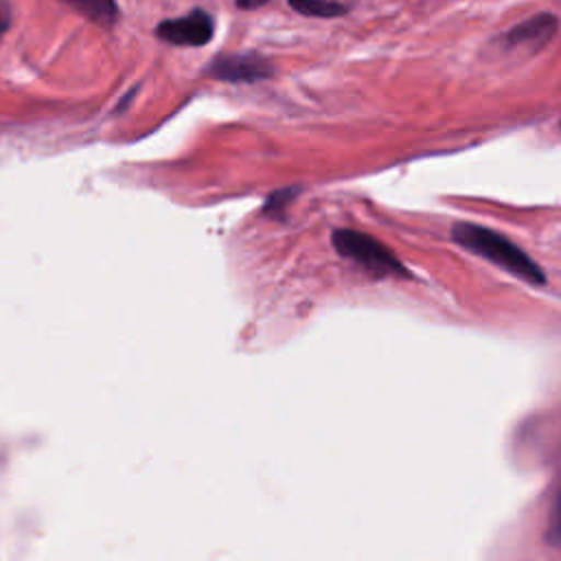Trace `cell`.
<instances>
[{"mask_svg": "<svg viewBox=\"0 0 561 561\" xmlns=\"http://www.w3.org/2000/svg\"><path fill=\"white\" fill-rule=\"evenodd\" d=\"M451 239L467 252L502 267L511 276L533 287H543L548 280L539 263L533 261L526 250H522L515 241L493 228L471 221H458L451 228Z\"/></svg>", "mask_w": 561, "mask_h": 561, "instance_id": "1", "label": "cell"}, {"mask_svg": "<svg viewBox=\"0 0 561 561\" xmlns=\"http://www.w3.org/2000/svg\"><path fill=\"white\" fill-rule=\"evenodd\" d=\"M331 243L342 259L355 263L370 276L412 278L410 270L397 259V254L373 234L351 228H337L331 232Z\"/></svg>", "mask_w": 561, "mask_h": 561, "instance_id": "2", "label": "cell"}, {"mask_svg": "<svg viewBox=\"0 0 561 561\" xmlns=\"http://www.w3.org/2000/svg\"><path fill=\"white\" fill-rule=\"evenodd\" d=\"M206 75L210 79L228 83H254L270 79L274 75V66L267 57L259 53H228L217 55L208 64Z\"/></svg>", "mask_w": 561, "mask_h": 561, "instance_id": "3", "label": "cell"}, {"mask_svg": "<svg viewBox=\"0 0 561 561\" xmlns=\"http://www.w3.org/2000/svg\"><path fill=\"white\" fill-rule=\"evenodd\" d=\"M215 35V20L202 9H193L186 15L162 20L156 26V37L173 46H204Z\"/></svg>", "mask_w": 561, "mask_h": 561, "instance_id": "4", "label": "cell"}, {"mask_svg": "<svg viewBox=\"0 0 561 561\" xmlns=\"http://www.w3.org/2000/svg\"><path fill=\"white\" fill-rule=\"evenodd\" d=\"M557 31H559V18L554 13H537L528 20L517 22L506 33H502L500 44L506 50L537 53L557 35Z\"/></svg>", "mask_w": 561, "mask_h": 561, "instance_id": "5", "label": "cell"}, {"mask_svg": "<svg viewBox=\"0 0 561 561\" xmlns=\"http://www.w3.org/2000/svg\"><path fill=\"white\" fill-rule=\"evenodd\" d=\"M59 2L68 4L70 9H75L77 13H81L83 18H88L90 22L103 28H112L121 18V9L116 0H59Z\"/></svg>", "mask_w": 561, "mask_h": 561, "instance_id": "6", "label": "cell"}, {"mask_svg": "<svg viewBox=\"0 0 561 561\" xmlns=\"http://www.w3.org/2000/svg\"><path fill=\"white\" fill-rule=\"evenodd\" d=\"M289 7L307 18H340L348 13V7L335 0H287Z\"/></svg>", "mask_w": 561, "mask_h": 561, "instance_id": "7", "label": "cell"}, {"mask_svg": "<svg viewBox=\"0 0 561 561\" xmlns=\"http://www.w3.org/2000/svg\"><path fill=\"white\" fill-rule=\"evenodd\" d=\"M300 193L298 186H289V188H280V191H274L267 202L263 204V215L276 219V221H285V213H287V206L291 204V199Z\"/></svg>", "mask_w": 561, "mask_h": 561, "instance_id": "8", "label": "cell"}, {"mask_svg": "<svg viewBox=\"0 0 561 561\" xmlns=\"http://www.w3.org/2000/svg\"><path fill=\"white\" fill-rule=\"evenodd\" d=\"M546 539L552 546H561V491L557 493L552 508H550V517H548V528H546Z\"/></svg>", "mask_w": 561, "mask_h": 561, "instance_id": "9", "label": "cell"}, {"mask_svg": "<svg viewBox=\"0 0 561 561\" xmlns=\"http://www.w3.org/2000/svg\"><path fill=\"white\" fill-rule=\"evenodd\" d=\"M11 26V4L7 0H0V37L9 31Z\"/></svg>", "mask_w": 561, "mask_h": 561, "instance_id": "10", "label": "cell"}, {"mask_svg": "<svg viewBox=\"0 0 561 561\" xmlns=\"http://www.w3.org/2000/svg\"><path fill=\"white\" fill-rule=\"evenodd\" d=\"M270 0H234V4L239 7V9H243V11H250V9H259V7H263V4H267Z\"/></svg>", "mask_w": 561, "mask_h": 561, "instance_id": "11", "label": "cell"}]
</instances>
